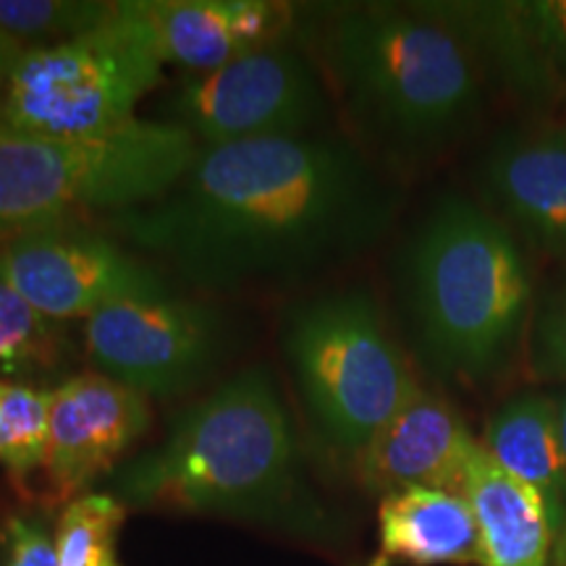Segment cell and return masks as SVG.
<instances>
[{"label":"cell","instance_id":"1","mask_svg":"<svg viewBox=\"0 0 566 566\" xmlns=\"http://www.w3.org/2000/svg\"><path fill=\"white\" fill-rule=\"evenodd\" d=\"M396 208L352 142L315 132L200 147L171 192L111 226L195 286L231 292L349 263L384 239Z\"/></svg>","mask_w":566,"mask_h":566},{"label":"cell","instance_id":"2","mask_svg":"<svg viewBox=\"0 0 566 566\" xmlns=\"http://www.w3.org/2000/svg\"><path fill=\"white\" fill-rule=\"evenodd\" d=\"M111 495L132 506L331 537L328 514L302 480L292 420L265 365L239 370L189 407L166 441L116 472Z\"/></svg>","mask_w":566,"mask_h":566},{"label":"cell","instance_id":"3","mask_svg":"<svg viewBox=\"0 0 566 566\" xmlns=\"http://www.w3.org/2000/svg\"><path fill=\"white\" fill-rule=\"evenodd\" d=\"M323 61L354 132L399 168L441 158L483 113L478 61L417 3L338 11Z\"/></svg>","mask_w":566,"mask_h":566},{"label":"cell","instance_id":"4","mask_svg":"<svg viewBox=\"0 0 566 566\" xmlns=\"http://www.w3.org/2000/svg\"><path fill=\"white\" fill-rule=\"evenodd\" d=\"M401 286L422 363L462 384L506 365L533 304L514 237L462 195H441L424 212L401 258Z\"/></svg>","mask_w":566,"mask_h":566},{"label":"cell","instance_id":"5","mask_svg":"<svg viewBox=\"0 0 566 566\" xmlns=\"http://www.w3.org/2000/svg\"><path fill=\"white\" fill-rule=\"evenodd\" d=\"M197 153V139L174 122L137 118L74 139L0 132V237L150 205L187 176Z\"/></svg>","mask_w":566,"mask_h":566},{"label":"cell","instance_id":"6","mask_svg":"<svg viewBox=\"0 0 566 566\" xmlns=\"http://www.w3.org/2000/svg\"><path fill=\"white\" fill-rule=\"evenodd\" d=\"M281 342L317 433L354 459L420 391L405 352L367 292L302 302L289 310Z\"/></svg>","mask_w":566,"mask_h":566},{"label":"cell","instance_id":"7","mask_svg":"<svg viewBox=\"0 0 566 566\" xmlns=\"http://www.w3.org/2000/svg\"><path fill=\"white\" fill-rule=\"evenodd\" d=\"M163 63L113 17L82 38L27 48L0 92V132L24 137H101L137 122L134 111L160 84Z\"/></svg>","mask_w":566,"mask_h":566},{"label":"cell","instance_id":"8","mask_svg":"<svg viewBox=\"0 0 566 566\" xmlns=\"http://www.w3.org/2000/svg\"><path fill=\"white\" fill-rule=\"evenodd\" d=\"M229 349V321L210 304L174 292L111 304L84 321V352L95 373L147 399L195 391Z\"/></svg>","mask_w":566,"mask_h":566},{"label":"cell","instance_id":"9","mask_svg":"<svg viewBox=\"0 0 566 566\" xmlns=\"http://www.w3.org/2000/svg\"><path fill=\"white\" fill-rule=\"evenodd\" d=\"M171 116L200 147L302 137L325 122L328 97L307 55L279 40L187 76L171 97Z\"/></svg>","mask_w":566,"mask_h":566},{"label":"cell","instance_id":"10","mask_svg":"<svg viewBox=\"0 0 566 566\" xmlns=\"http://www.w3.org/2000/svg\"><path fill=\"white\" fill-rule=\"evenodd\" d=\"M0 273L40 315L87 321L111 304L171 294V283L137 254L97 231L61 223L9 237Z\"/></svg>","mask_w":566,"mask_h":566},{"label":"cell","instance_id":"11","mask_svg":"<svg viewBox=\"0 0 566 566\" xmlns=\"http://www.w3.org/2000/svg\"><path fill=\"white\" fill-rule=\"evenodd\" d=\"M153 422L150 399L101 373L71 375L53 388L45 491L71 504L116 467Z\"/></svg>","mask_w":566,"mask_h":566},{"label":"cell","instance_id":"12","mask_svg":"<svg viewBox=\"0 0 566 566\" xmlns=\"http://www.w3.org/2000/svg\"><path fill=\"white\" fill-rule=\"evenodd\" d=\"M118 19L160 63L208 74L286 40L294 11L273 0H124Z\"/></svg>","mask_w":566,"mask_h":566},{"label":"cell","instance_id":"13","mask_svg":"<svg viewBox=\"0 0 566 566\" xmlns=\"http://www.w3.org/2000/svg\"><path fill=\"white\" fill-rule=\"evenodd\" d=\"M480 441L443 396L420 388L357 457V475L370 493L436 488L464 495Z\"/></svg>","mask_w":566,"mask_h":566},{"label":"cell","instance_id":"14","mask_svg":"<svg viewBox=\"0 0 566 566\" xmlns=\"http://www.w3.org/2000/svg\"><path fill=\"white\" fill-rule=\"evenodd\" d=\"M480 181L537 250L566 263V129L501 132L480 160Z\"/></svg>","mask_w":566,"mask_h":566},{"label":"cell","instance_id":"15","mask_svg":"<svg viewBox=\"0 0 566 566\" xmlns=\"http://www.w3.org/2000/svg\"><path fill=\"white\" fill-rule=\"evenodd\" d=\"M380 541L370 566H483V541L470 501L436 488L380 499Z\"/></svg>","mask_w":566,"mask_h":566},{"label":"cell","instance_id":"16","mask_svg":"<svg viewBox=\"0 0 566 566\" xmlns=\"http://www.w3.org/2000/svg\"><path fill=\"white\" fill-rule=\"evenodd\" d=\"M483 449L509 478L537 493L556 541L566 522V457L556 401L543 394L509 399L488 420Z\"/></svg>","mask_w":566,"mask_h":566},{"label":"cell","instance_id":"17","mask_svg":"<svg viewBox=\"0 0 566 566\" xmlns=\"http://www.w3.org/2000/svg\"><path fill=\"white\" fill-rule=\"evenodd\" d=\"M464 499L475 512L483 566H548L554 530L535 491L509 478L483 443L472 457L464 480Z\"/></svg>","mask_w":566,"mask_h":566},{"label":"cell","instance_id":"18","mask_svg":"<svg viewBox=\"0 0 566 566\" xmlns=\"http://www.w3.org/2000/svg\"><path fill=\"white\" fill-rule=\"evenodd\" d=\"M66 354L63 323L40 315L0 273V375L42 378L59 370Z\"/></svg>","mask_w":566,"mask_h":566},{"label":"cell","instance_id":"19","mask_svg":"<svg viewBox=\"0 0 566 566\" xmlns=\"http://www.w3.org/2000/svg\"><path fill=\"white\" fill-rule=\"evenodd\" d=\"M53 388L0 380V462L13 480L42 472L51 443Z\"/></svg>","mask_w":566,"mask_h":566},{"label":"cell","instance_id":"20","mask_svg":"<svg viewBox=\"0 0 566 566\" xmlns=\"http://www.w3.org/2000/svg\"><path fill=\"white\" fill-rule=\"evenodd\" d=\"M116 3L95 0H0V30L21 48H45L95 32Z\"/></svg>","mask_w":566,"mask_h":566},{"label":"cell","instance_id":"21","mask_svg":"<svg viewBox=\"0 0 566 566\" xmlns=\"http://www.w3.org/2000/svg\"><path fill=\"white\" fill-rule=\"evenodd\" d=\"M124 504L111 493H84L61 512L59 566H122L118 533Z\"/></svg>","mask_w":566,"mask_h":566},{"label":"cell","instance_id":"22","mask_svg":"<svg viewBox=\"0 0 566 566\" xmlns=\"http://www.w3.org/2000/svg\"><path fill=\"white\" fill-rule=\"evenodd\" d=\"M530 357L541 378H566V286L537 310Z\"/></svg>","mask_w":566,"mask_h":566},{"label":"cell","instance_id":"23","mask_svg":"<svg viewBox=\"0 0 566 566\" xmlns=\"http://www.w3.org/2000/svg\"><path fill=\"white\" fill-rule=\"evenodd\" d=\"M3 566H59V535L38 514H13L6 520Z\"/></svg>","mask_w":566,"mask_h":566},{"label":"cell","instance_id":"24","mask_svg":"<svg viewBox=\"0 0 566 566\" xmlns=\"http://www.w3.org/2000/svg\"><path fill=\"white\" fill-rule=\"evenodd\" d=\"M24 51L27 48H21L17 40L9 38V34L0 30V92L6 87V80H9L13 63L19 61V55Z\"/></svg>","mask_w":566,"mask_h":566},{"label":"cell","instance_id":"25","mask_svg":"<svg viewBox=\"0 0 566 566\" xmlns=\"http://www.w3.org/2000/svg\"><path fill=\"white\" fill-rule=\"evenodd\" d=\"M551 566H566V522L562 533L556 535L554 541V554H551Z\"/></svg>","mask_w":566,"mask_h":566},{"label":"cell","instance_id":"26","mask_svg":"<svg viewBox=\"0 0 566 566\" xmlns=\"http://www.w3.org/2000/svg\"><path fill=\"white\" fill-rule=\"evenodd\" d=\"M556 407H558V433H562V446L566 457V391L562 394V399L556 401Z\"/></svg>","mask_w":566,"mask_h":566}]
</instances>
